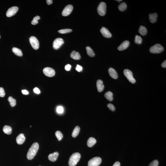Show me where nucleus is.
Masks as SVG:
<instances>
[{"mask_svg":"<svg viewBox=\"0 0 166 166\" xmlns=\"http://www.w3.org/2000/svg\"><path fill=\"white\" fill-rule=\"evenodd\" d=\"M72 32V30L70 29H62L58 31L59 33L60 34H64L65 33L70 32Z\"/></svg>","mask_w":166,"mask_h":166,"instance_id":"32","label":"nucleus"},{"mask_svg":"<svg viewBox=\"0 0 166 166\" xmlns=\"http://www.w3.org/2000/svg\"><path fill=\"white\" fill-rule=\"evenodd\" d=\"M33 91L35 93L37 94H39L40 93V90L37 88H34L33 89Z\"/></svg>","mask_w":166,"mask_h":166,"instance_id":"38","label":"nucleus"},{"mask_svg":"<svg viewBox=\"0 0 166 166\" xmlns=\"http://www.w3.org/2000/svg\"><path fill=\"white\" fill-rule=\"evenodd\" d=\"M83 68L82 66L79 65H77L76 68V70L79 72L82 71Z\"/></svg>","mask_w":166,"mask_h":166,"instance_id":"37","label":"nucleus"},{"mask_svg":"<svg viewBox=\"0 0 166 166\" xmlns=\"http://www.w3.org/2000/svg\"><path fill=\"white\" fill-rule=\"evenodd\" d=\"M116 1H118V2H121V1H122V0H117Z\"/></svg>","mask_w":166,"mask_h":166,"instance_id":"44","label":"nucleus"},{"mask_svg":"<svg viewBox=\"0 0 166 166\" xmlns=\"http://www.w3.org/2000/svg\"><path fill=\"white\" fill-rule=\"evenodd\" d=\"M108 106L109 109L112 111H114L116 110V108H115L114 106L112 104H108Z\"/></svg>","mask_w":166,"mask_h":166,"instance_id":"36","label":"nucleus"},{"mask_svg":"<svg viewBox=\"0 0 166 166\" xmlns=\"http://www.w3.org/2000/svg\"><path fill=\"white\" fill-rule=\"evenodd\" d=\"M70 56L72 59L76 60H80L81 57L79 53L75 50L72 52L70 54Z\"/></svg>","mask_w":166,"mask_h":166,"instance_id":"18","label":"nucleus"},{"mask_svg":"<svg viewBox=\"0 0 166 166\" xmlns=\"http://www.w3.org/2000/svg\"><path fill=\"white\" fill-rule=\"evenodd\" d=\"M81 156L78 152H75L70 156L69 159V166H75L79 161Z\"/></svg>","mask_w":166,"mask_h":166,"instance_id":"2","label":"nucleus"},{"mask_svg":"<svg viewBox=\"0 0 166 166\" xmlns=\"http://www.w3.org/2000/svg\"><path fill=\"white\" fill-rule=\"evenodd\" d=\"M1 37H0V38Z\"/></svg>","mask_w":166,"mask_h":166,"instance_id":"45","label":"nucleus"},{"mask_svg":"<svg viewBox=\"0 0 166 166\" xmlns=\"http://www.w3.org/2000/svg\"><path fill=\"white\" fill-rule=\"evenodd\" d=\"M58 155V152H54L53 153L50 154L48 156V158L50 161L52 162H54L56 160Z\"/></svg>","mask_w":166,"mask_h":166,"instance_id":"15","label":"nucleus"},{"mask_svg":"<svg viewBox=\"0 0 166 166\" xmlns=\"http://www.w3.org/2000/svg\"><path fill=\"white\" fill-rule=\"evenodd\" d=\"M18 8L16 6H12L8 10L6 13V16L8 17H10L15 14L18 10Z\"/></svg>","mask_w":166,"mask_h":166,"instance_id":"11","label":"nucleus"},{"mask_svg":"<svg viewBox=\"0 0 166 166\" xmlns=\"http://www.w3.org/2000/svg\"><path fill=\"white\" fill-rule=\"evenodd\" d=\"M55 135L58 140H60L63 137V135L61 132L60 131H57L55 132Z\"/></svg>","mask_w":166,"mask_h":166,"instance_id":"29","label":"nucleus"},{"mask_svg":"<svg viewBox=\"0 0 166 166\" xmlns=\"http://www.w3.org/2000/svg\"><path fill=\"white\" fill-rule=\"evenodd\" d=\"M8 101L10 102V105L12 107L15 106L16 105V100L15 99L10 96L8 99Z\"/></svg>","mask_w":166,"mask_h":166,"instance_id":"27","label":"nucleus"},{"mask_svg":"<svg viewBox=\"0 0 166 166\" xmlns=\"http://www.w3.org/2000/svg\"><path fill=\"white\" fill-rule=\"evenodd\" d=\"M87 54L90 57H93L95 56V53L93 50L89 46H87L86 48Z\"/></svg>","mask_w":166,"mask_h":166,"instance_id":"25","label":"nucleus"},{"mask_svg":"<svg viewBox=\"0 0 166 166\" xmlns=\"http://www.w3.org/2000/svg\"><path fill=\"white\" fill-rule=\"evenodd\" d=\"M73 6L71 5H68L65 6L62 12V15L64 16H69L73 10Z\"/></svg>","mask_w":166,"mask_h":166,"instance_id":"10","label":"nucleus"},{"mask_svg":"<svg viewBox=\"0 0 166 166\" xmlns=\"http://www.w3.org/2000/svg\"></svg>","mask_w":166,"mask_h":166,"instance_id":"46","label":"nucleus"},{"mask_svg":"<svg viewBox=\"0 0 166 166\" xmlns=\"http://www.w3.org/2000/svg\"><path fill=\"white\" fill-rule=\"evenodd\" d=\"M5 95V92L4 88L0 87V97H4Z\"/></svg>","mask_w":166,"mask_h":166,"instance_id":"35","label":"nucleus"},{"mask_svg":"<svg viewBox=\"0 0 166 166\" xmlns=\"http://www.w3.org/2000/svg\"><path fill=\"white\" fill-rule=\"evenodd\" d=\"M110 76L112 78L117 79L118 78V74L117 72L113 68H110L108 70Z\"/></svg>","mask_w":166,"mask_h":166,"instance_id":"16","label":"nucleus"},{"mask_svg":"<svg viewBox=\"0 0 166 166\" xmlns=\"http://www.w3.org/2000/svg\"><path fill=\"white\" fill-rule=\"evenodd\" d=\"M158 16V14L156 13L150 14L149 18L150 22L152 23L156 22L157 21Z\"/></svg>","mask_w":166,"mask_h":166,"instance_id":"19","label":"nucleus"},{"mask_svg":"<svg viewBox=\"0 0 166 166\" xmlns=\"http://www.w3.org/2000/svg\"><path fill=\"white\" fill-rule=\"evenodd\" d=\"M46 2L48 5H50L52 4L53 1L52 0H47Z\"/></svg>","mask_w":166,"mask_h":166,"instance_id":"42","label":"nucleus"},{"mask_svg":"<svg viewBox=\"0 0 166 166\" xmlns=\"http://www.w3.org/2000/svg\"><path fill=\"white\" fill-rule=\"evenodd\" d=\"M113 166H120V163L119 162H117L114 163Z\"/></svg>","mask_w":166,"mask_h":166,"instance_id":"43","label":"nucleus"},{"mask_svg":"<svg viewBox=\"0 0 166 166\" xmlns=\"http://www.w3.org/2000/svg\"><path fill=\"white\" fill-rule=\"evenodd\" d=\"M142 39L140 36L136 35L135 37L134 42L136 44H142Z\"/></svg>","mask_w":166,"mask_h":166,"instance_id":"30","label":"nucleus"},{"mask_svg":"<svg viewBox=\"0 0 166 166\" xmlns=\"http://www.w3.org/2000/svg\"><path fill=\"white\" fill-rule=\"evenodd\" d=\"M164 49L162 46L159 44H156L150 48V51L152 53L158 54L162 52Z\"/></svg>","mask_w":166,"mask_h":166,"instance_id":"3","label":"nucleus"},{"mask_svg":"<svg viewBox=\"0 0 166 166\" xmlns=\"http://www.w3.org/2000/svg\"><path fill=\"white\" fill-rule=\"evenodd\" d=\"M40 19V17L39 16H36L34 17L32 20V21L31 24L33 25H36L38 24V20Z\"/></svg>","mask_w":166,"mask_h":166,"instance_id":"31","label":"nucleus"},{"mask_svg":"<svg viewBox=\"0 0 166 166\" xmlns=\"http://www.w3.org/2000/svg\"><path fill=\"white\" fill-rule=\"evenodd\" d=\"M29 41L33 48L36 50L38 49L39 47V42L36 37L31 36L29 38Z\"/></svg>","mask_w":166,"mask_h":166,"instance_id":"7","label":"nucleus"},{"mask_svg":"<svg viewBox=\"0 0 166 166\" xmlns=\"http://www.w3.org/2000/svg\"><path fill=\"white\" fill-rule=\"evenodd\" d=\"M71 65L69 64H68L67 65L65 66V69L66 71H69L70 70L71 68Z\"/></svg>","mask_w":166,"mask_h":166,"instance_id":"39","label":"nucleus"},{"mask_svg":"<svg viewBox=\"0 0 166 166\" xmlns=\"http://www.w3.org/2000/svg\"><path fill=\"white\" fill-rule=\"evenodd\" d=\"M56 111L58 113L60 114H62L64 112V108L62 106H59L57 107Z\"/></svg>","mask_w":166,"mask_h":166,"instance_id":"33","label":"nucleus"},{"mask_svg":"<svg viewBox=\"0 0 166 166\" xmlns=\"http://www.w3.org/2000/svg\"><path fill=\"white\" fill-rule=\"evenodd\" d=\"M96 85H97V90L98 92H102L104 90V88L102 80H98Z\"/></svg>","mask_w":166,"mask_h":166,"instance_id":"17","label":"nucleus"},{"mask_svg":"<svg viewBox=\"0 0 166 166\" xmlns=\"http://www.w3.org/2000/svg\"><path fill=\"white\" fill-rule=\"evenodd\" d=\"M100 32L103 36L106 38H110L112 36V34L108 29L104 27H102L100 29Z\"/></svg>","mask_w":166,"mask_h":166,"instance_id":"12","label":"nucleus"},{"mask_svg":"<svg viewBox=\"0 0 166 166\" xmlns=\"http://www.w3.org/2000/svg\"><path fill=\"white\" fill-rule=\"evenodd\" d=\"M130 45V42L128 40H125L122 42L121 45L118 48L119 50L122 51L126 49Z\"/></svg>","mask_w":166,"mask_h":166,"instance_id":"14","label":"nucleus"},{"mask_svg":"<svg viewBox=\"0 0 166 166\" xmlns=\"http://www.w3.org/2000/svg\"><path fill=\"white\" fill-rule=\"evenodd\" d=\"M161 66L162 68H166V61H164L162 64Z\"/></svg>","mask_w":166,"mask_h":166,"instance_id":"41","label":"nucleus"},{"mask_svg":"<svg viewBox=\"0 0 166 166\" xmlns=\"http://www.w3.org/2000/svg\"><path fill=\"white\" fill-rule=\"evenodd\" d=\"M39 147V146L37 142H34L32 144L27 154V158L28 159L31 160L34 158L38 152Z\"/></svg>","mask_w":166,"mask_h":166,"instance_id":"1","label":"nucleus"},{"mask_svg":"<svg viewBox=\"0 0 166 166\" xmlns=\"http://www.w3.org/2000/svg\"><path fill=\"white\" fill-rule=\"evenodd\" d=\"M12 128L11 127L5 125L3 128V132L8 135L11 134L12 133Z\"/></svg>","mask_w":166,"mask_h":166,"instance_id":"21","label":"nucleus"},{"mask_svg":"<svg viewBox=\"0 0 166 166\" xmlns=\"http://www.w3.org/2000/svg\"><path fill=\"white\" fill-rule=\"evenodd\" d=\"M113 93L110 91L106 92L104 95L105 98L110 101H112L113 100Z\"/></svg>","mask_w":166,"mask_h":166,"instance_id":"22","label":"nucleus"},{"mask_svg":"<svg viewBox=\"0 0 166 166\" xmlns=\"http://www.w3.org/2000/svg\"><path fill=\"white\" fill-rule=\"evenodd\" d=\"M124 76L130 82L133 84L136 82V80L134 78L132 72L131 70L126 69L124 70Z\"/></svg>","mask_w":166,"mask_h":166,"instance_id":"5","label":"nucleus"},{"mask_svg":"<svg viewBox=\"0 0 166 166\" xmlns=\"http://www.w3.org/2000/svg\"><path fill=\"white\" fill-rule=\"evenodd\" d=\"M139 32L142 35L144 36L147 33V30L145 27L143 26H140L138 30Z\"/></svg>","mask_w":166,"mask_h":166,"instance_id":"26","label":"nucleus"},{"mask_svg":"<svg viewBox=\"0 0 166 166\" xmlns=\"http://www.w3.org/2000/svg\"><path fill=\"white\" fill-rule=\"evenodd\" d=\"M12 50L13 52L16 55L18 56H22V51L20 49L16 48H13L12 49Z\"/></svg>","mask_w":166,"mask_h":166,"instance_id":"23","label":"nucleus"},{"mask_svg":"<svg viewBox=\"0 0 166 166\" xmlns=\"http://www.w3.org/2000/svg\"><path fill=\"white\" fill-rule=\"evenodd\" d=\"M96 140L94 138L90 137L88 139L87 142V145L90 147L93 146L96 143Z\"/></svg>","mask_w":166,"mask_h":166,"instance_id":"20","label":"nucleus"},{"mask_svg":"<svg viewBox=\"0 0 166 166\" xmlns=\"http://www.w3.org/2000/svg\"><path fill=\"white\" fill-rule=\"evenodd\" d=\"M44 74L48 77H52L55 74V72L53 68L49 67L45 68L43 70Z\"/></svg>","mask_w":166,"mask_h":166,"instance_id":"8","label":"nucleus"},{"mask_svg":"<svg viewBox=\"0 0 166 166\" xmlns=\"http://www.w3.org/2000/svg\"><path fill=\"white\" fill-rule=\"evenodd\" d=\"M80 131V128L79 126H76L74 128L72 132V136L73 138H76L78 136Z\"/></svg>","mask_w":166,"mask_h":166,"instance_id":"24","label":"nucleus"},{"mask_svg":"<svg viewBox=\"0 0 166 166\" xmlns=\"http://www.w3.org/2000/svg\"><path fill=\"white\" fill-rule=\"evenodd\" d=\"M158 161L157 160H155L152 161L148 166H158Z\"/></svg>","mask_w":166,"mask_h":166,"instance_id":"34","label":"nucleus"},{"mask_svg":"<svg viewBox=\"0 0 166 166\" xmlns=\"http://www.w3.org/2000/svg\"><path fill=\"white\" fill-rule=\"evenodd\" d=\"M25 137L23 134H20L18 135L16 138V141L18 144H22L24 142Z\"/></svg>","mask_w":166,"mask_h":166,"instance_id":"13","label":"nucleus"},{"mask_svg":"<svg viewBox=\"0 0 166 166\" xmlns=\"http://www.w3.org/2000/svg\"><path fill=\"white\" fill-rule=\"evenodd\" d=\"M102 162L100 157H95L91 159L88 162V166H98Z\"/></svg>","mask_w":166,"mask_h":166,"instance_id":"6","label":"nucleus"},{"mask_svg":"<svg viewBox=\"0 0 166 166\" xmlns=\"http://www.w3.org/2000/svg\"><path fill=\"white\" fill-rule=\"evenodd\" d=\"M106 4L105 2H100L97 8V12L99 15L101 16L105 15L106 12Z\"/></svg>","mask_w":166,"mask_h":166,"instance_id":"4","label":"nucleus"},{"mask_svg":"<svg viewBox=\"0 0 166 166\" xmlns=\"http://www.w3.org/2000/svg\"><path fill=\"white\" fill-rule=\"evenodd\" d=\"M127 5L125 2H123L119 5L118 8L120 11L123 12L127 8Z\"/></svg>","mask_w":166,"mask_h":166,"instance_id":"28","label":"nucleus"},{"mask_svg":"<svg viewBox=\"0 0 166 166\" xmlns=\"http://www.w3.org/2000/svg\"><path fill=\"white\" fill-rule=\"evenodd\" d=\"M23 94L25 95H28L29 94V92L26 90H22V91Z\"/></svg>","mask_w":166,"mask_h":166,"instance_id":"40","label":"nucleus"},{"mask_svg":"<svg viewBox=\"0 0 166 166\" xmlns=\"http://www.w3.org/2000/svg\"><path fill=\"white\" fill-rule=\"evenodd\" d=\"M64 40L62 38H56L53 42V48L54 49H58L64 44Z\"/></svg>","mask_w":166,"mask_h":166,"instance_id":"9","label":"nucleus"}]
</instances>
